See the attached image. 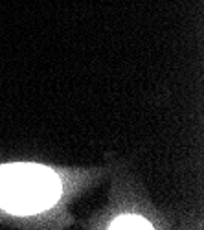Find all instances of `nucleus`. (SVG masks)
Listing matches in <instances>:
<instances>
[{
  "instance_id": "f257e3e1",
  "label": "nucleus",
  "mask_w": 204,
  "mask_h": 230,
  "mask_svg": "<svg viewBox=\"0 0 204 230\" xmlns=\"http://www.w3.org/2000/svg\"><path fill=\"white\" fill-rule=\"evenodd\" d=\"M99 170L39 162L0 164V221L17 226L63 228L72 223L68 202L101 179Z\"/></svg>"
}]
</instances>
